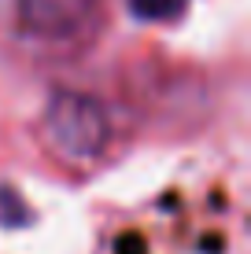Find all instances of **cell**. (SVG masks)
<instances>
[{
  "label": "cell",
  "mask_w": 251,
  "mask_h": 254,
  "mask_svg": "<svg viewBox=\"0 0 251 254\" xmlns=\"http://www.w3.org/2000/svg\"><path fill=\"white\" fill-rule=\"evenodd\" d=\"M45 136L71 162L100 159L111 136L107 111L85 92H56L45 107Z\"/></svg>",
  "instance_id": "6da1fadb"
},
{
  "label": "cell",
  "mask_w": 251,
  "mask_h": 254,
  "mask_svg": "<svg viewBox=\"0 0 251 254\" xmlns=\"http://www.w3.org/2000/svg\"><path fill=\"white\" fill-rule=\"evenodd\" d=\"M0 221H4V225L26 221V210L19 206V195H11L7 188H0Z\"/></svg>",
  "instance_id": "277c9868"
},
{
  "label": "cell",
  "mask_w": 251,
  "mask_h": 254,
  "mask_svg": "<svg viewBox=\"0 0 251 254\" xmlns=\"http://www.w3.org/2000/svg\"><path fill=\"white\" fill-rule=\"evenodd\" d=\"M137 19H148V22H170L177 19L181 11L188 7V0H129Z\"/></svg>",
  "instance_id": "3957f363"
},
{
  "label": "cell",
  "mask_w": 251,
  "mask_h": 254,
  "mask_svg": "<svg viewBox=\"0 0 251 254\" xmlns=\"http://www.w3.org/2000/svg\"><path fill=\"white\" fill-rule=\"evenodd\" d=\"M96 0H15L19 22L45 41H67L89 22Z\"/></svg>",
  "instance_id": "7a4b0ae2"
}]
</instances>
